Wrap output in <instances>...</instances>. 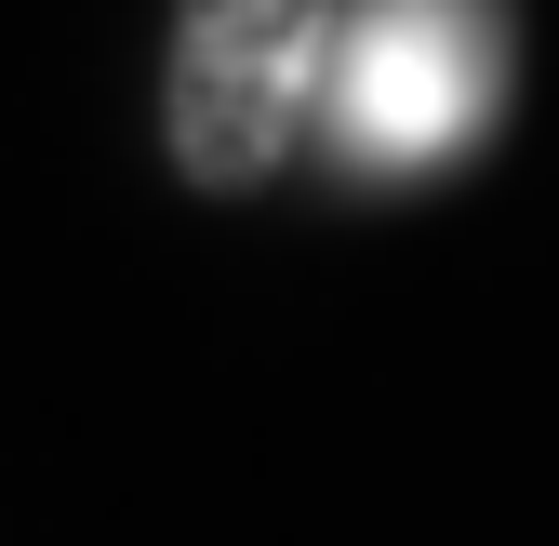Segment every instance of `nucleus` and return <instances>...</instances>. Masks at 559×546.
Listing matches in <instances>:
<instances>
[{
	"instance_id": "2",
	"label": "nucleus",
	"mask_w": 559,
	"mask_h": 546,
	"mask_svg": "<svg viewBox=\"0 0 559 546\" xmlns=\"http://www.w3.org/2000/svg\"><path fill=\"white\" fill-rule=\"evenodd\" d=\"M507 94L493 0H360L333 54V147L360 174H440Z\"/></svg>"
},
{
	"instance_id": "1",
	"label": "nucleus",
	"mask_w": 559,
	"mask_h": 546,
	"mask_svg": "<svg viewBox=\"0 0 559 546\" xmlns=\"http://www.w3.org/2000/svg\"><path fill=\"white\" fill-rule=\"evenodd\" d=\"M333 0H174L160 147L200 200H253L333 107Z\"/></svg>"
}]
</instances>
